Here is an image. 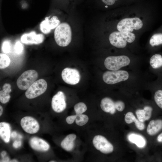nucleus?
Segmentation results:
<instances>
[{"label":"nucleus","instance_id":"2eb2a0df","mask_svg":"<svg viewBox=\"0 0 162 162\" xmlns=\"http://www.w3.org/2000/svg\"><path fill=\"white\" fill-rule=\"evenodd\" d=\"M100 106L103 111L111 114H114L116 112L115 102L108 97H105L102 99Z\"/></svg>","mask_w":162,"mask_h":162},{"label":"nucleus","instance_id":"9d476101","mask_svg":"<svg viewBox=\"0 0 162 162\" xmlns=\"http://www.w3.org/2000/svg\"><path fill=\"white\" fill-rule=\"evenodd\" d=\"M66 106L64 93L61 91L58 92L52 98L51 106L52 109L55 112L60 113L66 109Z\"/></svg>","mask_w":162,"mask_h":162},{"label":"nucleus","instance_id":"473e14b6","mask_svg":"<svg viewBox=\"0 0 162 162\" xmlns=\"http://www.w3.org/2000/svg\"><path fill=\"white\" fill-rule=\"evenodd\" d=\"M76 117V115H71L67 117L66 119L67 123L68 124H71L75 120Z\"/></svg>","mask_w":162,"mask_h":162},{"label":"nucleus","instance_id":"cd10ccee","mask_svg":"<svg viewBox=\"0 0 162 162\" xmlns=\"http://www.w3.org/2000/svg\"><path fill=\"white\" fill-rule=\"evenodd\" d=\"M76 114L79 115L83 114L87 110V107L86 104L83 102H79L76 104L74 107Z\"/></svg>","mask_w":162,"mask_h":162},{"label":"nucleus","instance_id":"f03ea898","mask_svg":"<svg viewBox=\"0 0 162 162\" xmlns=\"http://www.w3.org/2000/svg\"><path fill=\"white\" fill-rule=\"evenodd\" d=\"M130 63V59L126 56H109L105 59L104 65L108 70H116L128 65Z\"/></svg>","mask_w":162,"mask_h":162},{"label":"nucleus","instance_id":"f257e3e1","mask_svg":"<svg viewBox=\"0 0 162 162\" xmlns=\"http://www.w3.org/2000/svg\"><path fill=\"white\" fill-rule=\"evenodd\" d=\"M54 37L58 46L62 47L68 46L72 39V32L69 25L66 22L60 24L55 30Z\"/></svg>","mask_w":162,"mask_h":162},{"label":"nucleus","instance_id":"ddd939ff","mask_svg":"<svg viewBox=\"0 0 162 162\" xmlns=\"http://www.w3.org/2000/svg\"><path fill=\"white\" fill-rule=\"evenodd\" d=\"M110 43L112 46L119 48L125 47L127 41L122 32L116 31L112 33L109 37Z\"/></svg>","mask_w":162,"mask_h":162},{"label":"nucleus","instance_id":"a19ab883","mask_svg":"<svg viewBox=\"0 0 162 162\" xmlns=\"http://www.w3.org/2000/svg\"><path fill=\"white\" fill-rule=\"evenodd\" d=\"M9 162H18V161L16 159H13L10 160Z\"/></svg>","mask_w":162,"mask_h":162},{"label":"nucleus","instance_id":"72a5a7b5","mask_svg":"<svg viewBox=\"0 0 162 162\" xmlns=\"http://www.w3.org/2000/svg\"><path fill=\"white\" fill-rule=\"evenodd\" d=\"M102 2L107 6L113 5L116 1L118 0H101Z\"/></svg>","mask_w":162,"mask_h":162},{"label":"nucleus","instance_id":"4c0bfd02","mask_svg":"<svg viewBox=\"0 0 162 162\" xmlns=\"http://www.w3.org/2000/svg\"><path fill=\"white\" fill-rule=\"evenodd\" d=\"M17 135V134L16 132L15 131H13L11 134V136L13 138L15 137H16Z\"/></svg>","mask_w":162,"mask_h":162},{"label":"nucleus","instance_id":"5701e85b","mask_svg":"<svg viewBox=\"0 0 162 162\" xmlns=\"http://www.w3.org/2000/svg\"><path fill=\"white\" fill-rule=\"evenodd\" d=\"M149 64L152 68L155 70H161L162 69V55L156 54L150 58Z\"/></svg>","mask_w":162,"mask_h":162},{"label":"nucleus","instance_id":"f3484780","mask_svg":"<svg viewBox=\"0 0 162 162\" xmlns=\"http://www.w3.org/2000/svg\"><path fill=\"white\" fill-rule=\"evenodd\" d=\"M153 109L149 106H145L143 109H138L136 114L138 119L140 122H144L150 119L151 117Z\"/></svg>","mask_w":162,"mask_h":162},{"label":"nucleus","instance_id":"423d86ee","mask_svg":"<svg viewBox=\"0 0 162 162\" xmlns=\"http://www.w3.org/2000/svg\"><path fill=\"white\" fill-rule=\"evenodd\" d=\"M47 83L45 80L41 79L35 81L27 89L25 96L28 99H32L41 95L46 90Z\"/></svg>","mask_w":162,"mask_h":162},{"label":"nucleus","instance_id":"ea45409f","mask_svg":"<svg viewBox=\"0 0 162 162\" xmlns=\"http://www.w3.org/2000/svg\"><path fill=\"white\" fill-rule=\"evenodd\" d=\"M3 112V108L0 105V116H1L2 115Z\"/></svg>","mask_w":162,"mask_h":162},{"label":"nucleus","instance_id":"b1692460","mask_svg":"<svg viewBox=\"0 0 162 162\" xmlns=\"http://www.w3.org/2000/svg\"><path fill=\"white\" fill-rule=\"evenodd\" d=\"M149 44L152 46L162 45V33H158L153 35L150 39Z\"/></svg>","mask_w":162,"mask_h":162},{"label":"nucleus","instance_id":"dca6fc26","mask_svg":"<svg viewBox=\"0 0 162 162\" xmlns=\"http://www.w3.org/2000/svg\"><path fill=\"white\" fill-rule=\"evenodd\" d=\"M162 129V120H152L148 124L147 129V133L153 136L157 134Z\"/></svg>","mask_w":162,"mask_h":162},{"label":"nucleus","instance_id":"79ce46f5","mask_svg":"<svg viewBox=\"0 0 162 162\" xmlns=\"http://www.w3.org/2000/svg\"><path fill=\"white\" fill-rule=\"evenodd\" d=\"M50 162H56V161H54V160H51L50 161Z\"/></svg>","mask_w":162,"mask_h":162},{"label":"nucleus","instance_id":"c756f323","mask_svg":"<svg viewBox=\"0 0 162 162\" xmlns=\"http://www.w3.org/2000/svg\"><path fill=\"white\" fill-rule=\"evenodd\" d=\"M2 49L5 53H8L10 52L11 48L10 43L8 40L4 41L2 45Z\"/></svg>","mask_w":162,"mask_h":162},{"label":"nucleus","instance_id":"7c9ffc66","mask_svg":"<svg viewBox=\"0 0 162 162\" xmlns=\"http://www.w3.org/2000/svg\"><path fill=\"white\" fill-rule=\"evenodd\" d=\"M14 49L16 52L17 54H21L23 50L22 44L19 41H17L15 43Z\"/></svg>","mask_w":162,"mask_h":162},{"label":"nucleus","instance_id":"4468645a","mask_svg":"<svg viewBox=\"0 0 162 162\" xmlns=\"http://www.w3.org/2000/svg\"><path fill=\"white\" fill-rule=\"evenodd\" d=\"M29 143L33 149L38 151L46 152L50 148V146L47 142L42 139L36 137L31 138Z\"/></svg>","mask_w":162,"mask_h":162},{"label":"nucleus","instance_id":"f8f14e48","mask_svg":"<svg viewBox=\"0 0 162 162\" xmlns=\"http://www.w3.org/2000/svg\"><path fill=\"white\" fill-rule=\"evenodd\" d=\"M50 16L46 17L40 25V29L44 33H50L52 29L56 28L59 24L60 21L56 16H53L50 19Z\"/></svg>","mask_w":162,"mask_h":162},{"label":"nucleus","instance_id":"6e6552de","mask_svg":"<svg viewBox=\"0 0 162 162\" xmlns=\"http://www.w3.org/2000/svg\"><path fill=\"white\" fill-rule=\"evenodd\" d=\"M62 77L63 80L66 83L75 85L80 81L81 76L79 71L76 69L66 68L62 71Z\"/></svg>","mask_w":162,"mask_h":162},{"label":"nucleus","instance_id":"a878e982","mask_svg":"<svg viewBox=\"0 0 162 162\" xmlns=\"http://www.w3.org/2000/svg\"><path fill=\"white\" fill-rule=\"evenodd\" d=\"M154 99L157 106L162 109V88H158L155 91Z\"/></svg>","mask_w":162,"mask_h":162},{"label":"nucleus","instance_id":"7ed1b4c3","mask_svg":"<svg viewBox=\"0 0 162 162\" xmlns=\"http://www.w3.org/2000/svg\"><path fill=\"white\" fill-rule=\"evenodd\" d=\"M129 76L128 71L119 70L106 71L103 74L102 78L106 83L112 85L125 81L128 79Z\"/></svg>","mask_w":162,"mask_h":162},{"label":"nucleus","instance_id":"39448f33","mask_svg":"<svg viewBox=\"0 0 162 162\" xmlns=\"http://www.w3.org/2000/svg\"><path fill=\"white\" fill-rule=\"evenodd\" d=\"M38 72L34 70L24 71L19 77L16 81L18 87L21 90H27L38 78Z\"/></svg>","mask_w":162,"mask_h":162},{"label":"nucleus","instance_id":"0eeeda50","mask_svg":"<svg viewBox=\"0 0 162 162\" xmlns=\"http://www.w3.org/2000/svg\"><path fill=\"white\" fill-rule=\"evenodd\" d=\"M92 142L95 148L103 153L108 154L113 151L114 148L112 144L102 135L95 136Z\"/></svg>","mask_w":162,"mask_h":162},{"label":"nucleus","instance_id":"c85d7f7f","mask_svg":"<svg viewBox=\"0 0 162 162\" xmlns=\"http://www.w3.org/2000/svg\"><path fill=\"white\" fill-rule=\"evenodd\" d=\"M123 35L126 40L129 43L133 42L135 39V35L131 32H122Z\"/></svg>","mask_w":162,"mask_h":162},{"label":"nucleus","instance_id":"9b49d317","mask_svg":"<svg viewBox=\"0 0 162 162\" xmlns=\"http://www.w3.org/2000/svg\"><path fill=\"white\" fill-rule=\"evenodd\" d=\"M44 37L41 34H37L34 31L23 34L20 38L21 41L28 45L38 44L42 43Z\"/></svg>","mask_w":162,"mask_h":162},{"label":"nucleus","instance_id":"2f4dec72","mask_svg":"<svg viewBox=\"0 0 162 162\" xmlns=\"http://www.w3.org/2000/svg\"><path fill=\"white\" fill-rule=\"evenodd\" d=\"M116 110L120 112L122 111L125 108V104L122 101L118 100L115 102Z\"/></svg>","mask_w":162,"mask_h":162},{"label":"nucleus","instance_id":"20e7f679","mask_svg":"<svg viewBox=\"0 0 162 162\" xmlns=\"http://www.w3.org/2000/svg\"><path fill=\"white\" fill-rule=\"evenodd\" d=\"M142 26V21L139 18H126L119 22L117 28L122 32H131L134 29H140Z\"/></svg>","mask_w":162,"mask_h":162},{"label":"nucleus","instance_id":"bb28decb","mask_svg":"<svg viewBox=\"0 0 162 162\" xmlns=\"http://www.w3.org/2000/svg\"><path fill=\"white\" fill-rule=\"evenodd\" d=\"M76 115L75 122L77 125L82 126L85 125L88 122V117L87 115L82 114Z\"/></svg>","mask_w":162,"mask_h":162},{"label":"nucleus","instance_id":"58836bf2","mask_svg":"<svg viewBox=\"0 0 162 162\" xmlns=\"http://www.w3.org/2000/svg\"><path fill=\"white\" fill-rule=\"evenodd\" d=\"M6 154V152L5 151H3L1 154V155L2 158H4Z\"/></svg>","mask_w":162,"mask_h":162},{"label":"nucleus","instance_id":"393cba45","mask_svg":"<svg viewBox=\"0 0 162 162\" xmlns=\"http://www.w3.org/2000/svg\"><path fill=\"white\" fill-rule=\"evenodd\" d=\"M10 63V59L7 55L0 54V68L3 69L8 67Z\"/></svg>","mask_w":162,"mask_h":162},{"label":"nucleus","instance_id":"aec40b11","mask_svg":"<svg viewBox=\"0 0 162 162\" xmlns=\"http://www.w3.org/2000/svg\"><path fill=\"white\" fill-rule=\"evenodd\" d=\"M10 125L5 122L0 123V136L1 139L6 143L9 142L10 136Z\"/></svg>","mask_w":162,"mask_h":162},{"label":"nucleus","instance_id":"e433bc0d","mask_svg":"<svg viewBox=\"0 0 162 162\" xmlns=\"http://www.w3.org/2000/svg\"><path fill=\"white\" fill-rule=\"evenodd\" d=\"M9 158L8 157H4L1 160L0 162H8L9 161Z\"/></svg>","mask_w":162,"mask_h":162},{"label":"nucleus","instance_id":"6ab92c4d","mask_svg":"<svg viewBox=\"0 0 162 162\" xmlns=\"http://www.w3.org/2000/svg\"><path fill=\"white\" fill-rule=\"evenodd\" d=\"M76 137V135L74 134H68L62 141L61 146L67 151H72L74 148V141Z\"/></svg>","mask_w":162,"mask_h":162},{"label":"nucleus","instance_id":"a211bd4d","mask_svg":"<svg viewBox=\"0 0 162 162\" xmlns=\"http://www.w3.org/2000/svg\"><path fill=\"white\" fill-rule=\"evenodd\" d=\"M127 138L129 142L135 144L140 148H143L146 145V139L140 134L135 133H130L128 135Z\"/></svg>","mask_w":162,"mask_h":162},{"label":"nucleus","instance_id":"c9c22d12","mask_svg":"<svg viewBox=\"0 0 162 162\" xmlns=\"http://www.w3.org/2000/svg\"><path fill=\"white\" fill-rule=\"evenodd\" d=\"M157 140L158 142H162V132L158 136Z\"/></svg>","mask_w":162,"mask_h":162},{"label":"nucleus","instance_id":"f704fd0d","mask_svg":"<svg viewBox=\"0 0 162 162\" xmlns=\"http://www.w3.org/2000/svg\"><path fill=\"white\" fill-rule=\"evenodd\" d=\"M22 145V142L20 141H15L13 144V146L15 148H18L20 147Z\"/></svg>","mask_w":162,"mask_h":162},{"label":"nucleus","instance_id":"4be33fe9","mask_svg":"<svg viewBox=\"0 0 162 162\" xmlns=\"http://www.w3.org/2000/svg\"><path fill=\"white\" fill-rule=\"evenodd\" d=\"M11 91V86L8 83H5L0 91V101L5 104L8 102L10 98V93Z\"/></svg>","mask_w":162,"mask_h":162},{"label":"nucleus","instance_id":"1a4fd4ad","mask_svg":"<svg viewBox=\"0 0 162 162\" xmlns=\"http://www.w3.org/2000/svg\"><path fill=\"white\" fill-rule=\"evenodd\" d=\"M20 124L26 132L31 134L37 133L40 128L38 121L34 118L29 116L22 118L20 121Z\"/></svg>","mask_w":162,"mask_h":162},{"label":"nucleus","instance_id":"412c9836","mask_svg":"<svg viewBox=\"0 0 162 162\" xmlns=\"http://www.w3.org/2000/svg\"><path fill=\"white\" fill-rule=\"evenodd\" d=\"M124 120L126 123L128 124L134 122L136 127L140 130H142L145 128L143 122H141L136 119L133 113L131 112H128L126 114Z\"/></svg>","mask_w":162,"mask_h":162}]
</instances>
